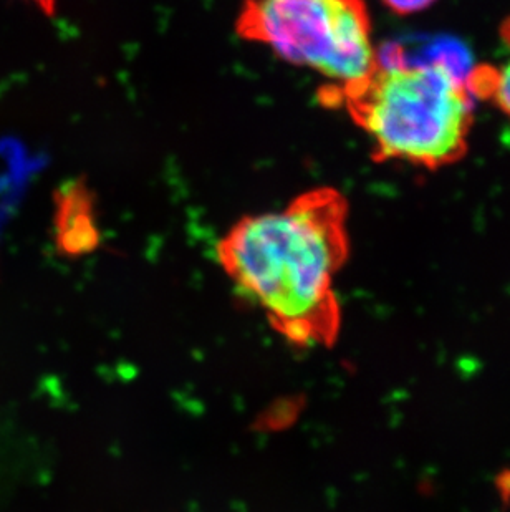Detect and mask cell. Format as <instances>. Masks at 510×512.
I'll use <instances>...</instances> for the list:
<instances>
[{
    "label": "cell",
    "mask_w": 510,
    "mask_h": 512,
    "mask_svg": "<svg viewBox=\"0 0 510 512\" xmlns=\"http://www.w3.org/2000/svg\"><path fill=\"white\" fill-rule=\"evenodd\" d=\"M55 244L70 257L85 256L97 249L100 229L95 198L85 184L72 181L55 194Z\"/></svg>",
    "instance_id": "cell-4"
},
{
    "label": "cell",
    "mask_w": 510,
    "mask_h": 512,
    "mask_svg": "<svg viewBox=\"0 0 510 512\" xmlns=\"http://www.w3.org/2000/svg\"><path fill=\"white\" fill-rule=\"evenodd\" d=\"M383 4L398 15H413L429 9L436 0H381Z\"/></svg>",
    "instance_id": "cell-6"
},
{
    "label": "cell",
    "mask_w": 510,
    "mask_h": 512,
    "mask_svg": "<svg viewBox=\"0 0 510 512\" xmlns=\"http://www.w3.org/2000/svg\"><path fill=\"white\" fill-rule=\"evenodd\" d=\"M24 2L34 5L47 17H53V15L57 14L58 0H24Z\"/></svg>",
    "instance_id": "cell-7"
},
{
    "label": "cell",
    "mask_w": 510,
    "mask_h": 512,
    "mask_svg": "<svg viewBox=\"0 0 510 512\" xmlns=\"http://www.w3.org/2000/svg\"><path fill=\"white\" fill-rule=\"evenodd\" d=\"M318 100L345 110L381 163L441 170L461 161L469 148L476 98L449 63H411L378 52L365 77L323 85Z\"/></svg>",
    "instance_id": "cell-2"
},
{
    "label": "cell",
    "mask_w": 510,
    "mask_h": 512,
    "mask_svg": "<svg viewBox=\"0 0 510 512\" xmlns=\"http://www.w3.org/2000/svg\"><path fill=\"white\" fill-rule=\"evenodd\" d=\"M347 223L340 191L310 189L282 211L239 219L217 242V262L285 342L332 347L342 327L335 279L350 251Z\"/></svg>",
    "instance_id": "cell-1"
},
{
    "label": "cell",
    "mask_w": 510,
    "mask_h": 512,
    "mask_svg": "<svg viewBox=\"0 0 510 512\" xmlns=\"http://www.w3.org/2000/svg\"><path fill=\"white\" fill-rule=\"evenodd\" d=\"M502 52L494 63H481L467 73L476 100L489 103L510 125V17L501 27Z\"/></svg>",
    "instance_id": "cell-5"
},
{
    "label": "cell",
    "mask_w": 510,
    "mask_h": 512,
    "mask_svg": "<svg viewBox=\"0 0 510 512\" xmlns=\"http://www.w3.org/2000/svg\"><path fill=\"white\" fill-rule=\"evenodd\" d=\"M236 32L332 87L360 80L378 60L365 0H242Z\"/></svg>",
    "instance_id": "cell-3"
}]
</instances>
